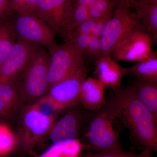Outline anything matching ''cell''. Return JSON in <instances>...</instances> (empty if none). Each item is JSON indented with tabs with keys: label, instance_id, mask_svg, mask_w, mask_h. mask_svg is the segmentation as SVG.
I'll return each mask as SVG.
<instances>
[{
	"label": "cell",
	"instance_id": "obj_1",
	"mask_svg": "<svg viewBox=\"0 0 157 157\" xmlns=\"http://www.w3.org/2000/svg\"><path fill=\"white\" fill-rule=\"evenodd\" d=\"M102 108L128 129L135 145L141 150L157 151V124L138 100L133 86L113 91Z\"/></svg>",
	"mask_w": 157,
	"mask_h": 157
},
{
	"label": "cell",
	"instance_id": "obj_2",
	"mask_svg": "<svg viewBox=\"0 0 157 157\" xmlns=\"http://www.w3.org/2000/svg\"><path fill=\"white\" fill-rule=\"evenodd\" d=\"M89 112L81 139L86 150L98 153L122 149L119 140L121 128L116 125L117 120L103 108Z\"/></svg>",
	"mask_w": 157,
	"mask_h": 157
},
{
	"label": "cell",
	"instance_id": "obj_3",
	"mask_svg": "<svg viewBox=\"0 0 157 157\" xmlns=\"http://www.w3.org/2000/svg\"><path fill=\"white\" fill-rule=\"evenodd\" d=\"M49 54L41 46L16 79L24 106L36 103L48 92Z\"/></svg>",
	"mask_w": 157,
	"mask_h": 157
},
{
	"label": "cell",
	"instance_id": "obj_4",
	"mask_svg": "<svg viewBox=\"0 0 157 157\" xmlns=\"http://www.w3.org/2000/svg\"><path fill=\"white\" fill-rule=\"evenodd\" d=\"M21 112L16 134L17 148L32 155L39 141L48 135L58 117L44 114L33 104L25 106Z\"/></svg>",
	"mask_w": 157,
	"mask_h": 157
},
{
	"label": "cell",
	"instance_id": "obj_5",
	"mask_svg": "<svg viewBox=\"0 0 157 157\" xmlns=\"http://www.w3.org/2000/svg\"><path fill=\"white\" fill-rule=\"evenodd\" d=\"M130 8L119 4L107 22L101 37L102 56H111L118 45L132 32L142 27Z\"/></svg>",
	"mask_w": 157,
	"mask_h": 157
},
{
	"label": "cell",
	"instance_id": "obj_6",
	"mask_svg": "<svg viewBox=\"0 0 157 157\" xmlns=\"http://www.w3.org/2000/svg\"><path fill=\"white\" fill-rule=\"evenodd\" d=\"M49 50L48 78L49 87L85 64L83 56L68 41Z\"/></svg>",
	"mask_w": 157,
	"mask_h": 157
},
{
	"label": "cell",
	"instance_id": "obj_7",
	"mask_svg": "<svg viewBox=\"0 0 157 157\" xmlns=\"http://www.w3.org/2000/svg\"><path fill=\"white\" fill-rule=\"evenodd\" d=\"M12 21L16 37L48 48L56 43L53 31L33 13H16Z\"/></svg>",
	"mask_w": 157,
	"mask_h": 157
},
{
	"label": "cell",
	"instance_id": "obj_8",
	"mask_svg": "<svg viewBox=\"0 0 157 157\" xmlns=\"http://www.w3.org/2000/svg\"><path fill=\"white\" fill-rule=\"evenodd\" d=\"M89 70L85 64L72 74L51 86L46 94L62 109L79 105L82 84L87 77Z\"/></svg>",
	"mask_w": 157,
	"mask_h": 157
},
{
	"label": "cell",
	"instance_id": "obj_9",
	"mask_svg": "<svg viewBox=\"0 0 157 157\" xmlns=\"http://www.w3.org/2000/svg\"><path fill=\"white\" fill-rule=\"evenodd\" d=\"M72 7V0H38L33 13L66 39Z\"/></svg>",
	"mask_w": 157,
	"mask_h": 157
},
{
	"label": "cell",
	"instance_id": "obj_10",
	"mask_svg": "<svg viewBox=\"0 0 157 157\" xmlns=\"http://www.w3.org/2000/svg\"><path fill=\"white\" fill-rule=\"evenodd\" d=\"M153 43L150 35L141 27L136 29L124 39L111 56L117 62H139L151 53Z\"/></svg>",
	"mask_w": 157,
	"mask_h": 157
},
{
	"label": "cell",
	"instance_id": "obj_11",
	"mask_svg": "<svg viewBox=\"0 0 157 157\" xmlns=\"http://www.w3.org/2000/svg\"><path fill=\"white\" fill-rule=\"evenodd\" d=\"M40 46L17 39L0 64V82L14 81Z\"/></svg>",
	"mask_w": 157,
	"mask_h": 157
},
{
	"label": "cell",
	"instance_id": "obj_12",
	"mask_svg": "<svg viewBox=\"0 0 157 157\" xmlns=\"http://www.w3.org/2000/svg\"><path fill=\"white\" fill-rule=\"evenodd\" d=\"M77 105L67 109L63 115L55 122L47 136L52 143L71 139H80L82 134L83 135L88 114L77 107Z\"/></svg>",
	"mask_w": 157,
	"mask_h": 157
},
{
	"label": "cell",
	"instance_id": "obj_13",
	"mask_svg": "<svg viewBox=\"0 0 157 157\" xmlns=\"http://www.w3.org/2000/svg\"><path fill=\"white\" fill-rule=\"evenodd\" d=\"M127 74L126 68L121 66L111 56H102L96 60L95 78L113 91L121 88L123 78Z\"/></svg>",
	"mask_w": 157,
	"mask_h": 157
},
{
	"label": "cell",
	"instance_id": "obj_14",
	"mask_svg": "<svg viewBox=\"0 0 157 157\" xmlns=\"http://www.w3.org/2000/svg\"><path fill=\"white\" fill-rule=\"evenodd\" d=\"M106 86L95 78L87 77L82 82L79 94V101L89 111L101 109L106 100L104 97Z\"/></svg>",
	"mask_w": 157,
	"mask_h": 157
},
{
	"label": "cell",
	"instance_id": "obj_15",
	"mask_svg": "<svg viewBox=\"0 0 157 157\" xmlns=\"http://www.w3.org/2000/svg\"><path fill=\"white\" fill-rule=\"evenodd\" d=\"M24 107L16 79L0 82V118L11 117Z\"/></svg>",
	"mask_w": 157,
	"mask_h": 157
},
{
	"label": "cell",
	"instance_id": "obj_16",
	"mask_svg": "<svg viewBox=\"0 0 157 157\" xmlns=\"http://www.w3.org/2000/svg\"><path fill=\"white\" fill-rule=\"evenodd\" d=\"M86 149L81 139H71L52 143L41 154L32 155L34 157H80Z\"/></svg>",
	"mask_w": 157,
	"mask_h": 157
},
{
	"label": "cell",
	"instance_id": "obj_17",
	"mask_svg": "<svg viewBox=\"0 0 157 157\" xmlns=\"http://www.w3.org/2000/svg\"><path fill=\"white\" fill-rule=\"evenodd\" d=\"M131 7L136 10V14L144 29L151 37L154 43L157 41V5L141 4L131 0Z\"/></svg>",
	"mask_w": 157,
	"mask_h": 157
},
{
	"label": "cell",
	"instance_id": "obj_18",
	"mask_svg": "<svg viewBox=\"0 0 157 157\" xmlns=\"http://www.w3.org/2000/svg\"><path fill=\"white\" fill-rule=\"evenodd\" d=\"M138 100L157 124V82L137 79L133 84Z\"/></svg>",
	"mask_w": 157,
	"mask_h": 157
},
{
	"label": "cell",
	"instance_id": "obj_19",
	"mask_svg": "<svg viewBox=\"0 0 157 157\" xmlns=\"http://www.w3.org/2000/svg\"><path fill=\"white\" fill-rule=\"evenodd\" d=\"M127 73L132 74L138 79L157 82V52H152L146 58L137 62L132 67L126 68Z\"/></svg>",
	"mask_w": 157,
	"mask_h": 157
},
{
	"label": "cell",
	"instance_id": "obj_20",
	"mask_svg": "<svg viewBox=\"0 0 157 157\" xmlns=\"http://www.w3.org/2000/svg\"><path fill=\"white\" fill-rule=\"evenodd\" d=\"M16 35L12 21L0 20V64L16 41Z\"/></svg>",
	"mask_w": 157,
	"mask_h": 157
},
{
	"label": "cell",
	"instance_id": "obj_21",
	"mask_svg": "<svg viewBox=\"0 0 157 157\" xmlns=\"http://www.w3.org/2000/svg\"><path fill=\"white\" fill-rule=\"evenodd\" d=\"M17 147L16 134L8 125L0 122V157L8 156Z\"/></svg>",
	"mask_w": 157,
	"mask_h": 157
},
{
	"label": "cell",
	"instance_id": "obj_22",
	"mask_svg": "<svg viewBox=\"0 0 157 157\" xmlns=\"http://www.w3.org/2000/svg\"><path fill=\"white\" fill-rule=\"evenodd\" d=\"M119 4V0H97L89 8L90 18H103L113 16Z\"/></svg>",
	"mask_w": 157,
	"mask_h": 157
},
{
	"label": "cell",
	"instance_id": "obj_23",
	"mask_svg": "<svg viewBox=\"0 0 157 157\" xmlns=\"http://www.w3.org/2000/svg\"><path fill=\"white\" fill-rule=\"evenodd\" d=\"M152 151L146 148L139 153H135L133 149L128 151L122 149L115 151L95 153L87 151L82 153L80 157H152Z\"/></svg>",
	"mask_w": 157,
	"mask_h": 157
},
{
	"label": "cell",
	"instance_id": "obj_24",
	"mask_svg": "<svg viewBox=\"0 0 157 157\" xmlns=\"http://www.w3.org/2000/svg\"><path fill=\"white\" fill-rule=\"evenodd\" d=\"M90 18L89 8L73 2V7L67 27V35L65 39L71 31Z\"/></svg>",
	"mask_w": 157,
	"mask_h": 157
},
{
	"label": "cell",
	"instance_id": "obj_25",
	"mask_svg": "<svg viewBox=\"0 0 157 157\" xmlns=\"http://www.w3.org/2000/svg\"><path fill=\"white\" fill-rule=\"evenodd\" d=\"M33 105L42 113L50 116L58 117L65 111L47 94L43 96Z\"/></svg>",
	"mask_w": 157,
	"mask_h": 157
},
{
	"label": "cell",
	"instance_id": "obj_26",
	"mask_svg": "<svg viewBox=\"0 0 157 157\" xmlns=\"http://www.w3.org/2000/svg\"><path fill=\"white\" fill-rule=\"evenodd\" d=\"M38 0H9V9L16 13H33Z\"/></svg>",
	"mask_w": 157,
	"mask_h": 157
},
{
	"label": "cell",
	"instance_id": "obj_27",
	"mask_svg": "<svg viewBox=\"0 0 157 157\" xmlns=\"http://www.w3.org/2000/svg\"><path fill=\"white\" fill-rule=\"evenodd\" d=\"M90 36V35L80 34L68 37L66 41L71 42L74 47L84 56L86 52Z\"/></svg>",
	"mask_w": 157,
	"mask_h": 157
},
{
	"label": "cell",
	"instance_id": "obj_28",
	"mask_svg": "<svg viewBox=\"0 0 157 157\" xmlns=\"http://www.w3.org/2000/svg\"><path fill=\"white\" fill-rule=\"evenodd\" d=\"M85 56L96 60L102 56L101 38L91 36Z\"/></svg>",
	"mask_w": 157,
	"mask_h": 157
},
{
	"label": "cell",
	"instance_id": "obj_29",
	"mask_svg": "<svg viewBox=\"0 0 157 157\" xmlns=\"http://www.w3.org/2000/svg\"><path fill=\"white\" fill-rule=\"evenodd\" d=\"M12 13L9 9V0H0V20L7 18Z\"/></svg>",
	"mask_w": 157,
	"mask_h": 157
},
{
	"label": "cell",
	"instance_id": "obj_30",
	"mask_svg": "<svg viewBox=\"0 0 157 157\" xmlns=\"http://www.w3.org/2000/svg\"><path fill=\"white\" fill-rule=\"evenodd\" d=\"M97 0H72L73 3L89 8Z\"/></svg>",
	"mask_w": 157,
	"mask_h": 157
},
{
	"label": "cell",
	"instance_id": "obj_31",
	"mask_svg": "<svg viewBox=\"0 0 157 157\" xmlns=\"http://www.w3.org/2000/svg\"><path fill=\"white\" fill-rule=\"evenodd\" d=\"M136 2L141 4H156L157 0H136Z\"/></svg>",
	"mask_w": 157,
	"mask_h": 157
},
{
	"label": "cell",
	"instance_id": "obj_32",
	"mask_svg": "<svg viewBox=\"0 0 157 157\" xmlns=\"http://www.w3.org/2000/svg\"><path fill=\"white\" fill-rule=\"evenodd\" d=\"M131 0H119V5L121 6L131 7Z\"/></svg>",
	"mask_w": 157,
	"mask_h": 157
}]
</instances>
